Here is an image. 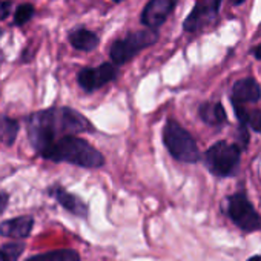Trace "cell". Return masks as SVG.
<instances>
[{
	"label": "cell",
	"instance_id": "6da1fadb",
	"mask_svg": "<svg viewBox=\"0 0 261 261\" xmlns=\"http://www.w3.org/2000/svg\"><path fill=\"white\" fill-rule=\"evenodd\" d=\"M27 130L30 143L39 155L56 140L65 136L91 133L94 130V126L79 111L68 106H60L31 114L27 121Z\"/></svg>",
	"mask_w": 261,
	"mask_h": 261
},
{
	"label": "cell",
	"instance_id": "7a4b0ae2",
	"mask_svg": "<svg viewBox=\"0 0 261 261\" xmlns=\"http://www.w3.org/2000/svg\"><path fill=\"white\" fill-rule=\"evenodd\" d=\"M39 155L54 163H69L86 169H97L105 165L103 154L91 143L75 136H65L56 140Z\"/></svg>",
	"mask_w": 261,
	"mask_h": 261
},
{
	"label": "cell",
	"instance_id": "3957f363",
	"mask_svg": "<svg viewBox=\"0 0 261 261\" xmlns=\"http://www.w3.org/2000/svg\"><path fill=\"white\" fill-rule=\"evenodd\" d=\"M163 142L171 155L183 163H197L200 151L194 137L175 120H168L163 127Z\"/></svg>",
	"mask_w": 261,
	"mask_h": 261
},
{
	"label": "cell",
	"instance_id": "277c9868",
	"mask_svg": "<svg viewBox=\"0 0 261 261\" xmlns=\"http://www.w3.org/2000/svg\"><path fill=\"white\" fill-rule=\"evenodd\" d=\"M157 40H159V34L155 30H151V28L129 33L126 37L118 39L111 45L109 57L115 65H124L130 59H134L136 54L154 45Z\"/></svg>",
	"mask_w": 261,
	"mask_h": 261
},
{
	"label": "cell",
	"instance_id": "5b68a950",
	"mask_svg": "<svg viewBox=\"0 0 261 261\" xmlns=\"http://www.w3.org/2000/svg\"><path fill=\"white\" fill-rule=\"evenodd\" d=\"M241 148L238 145H230L227 142H218L212 145L206 155V166L217 177H230L237 172L240 166Z\"/></svg>",
	"mask_w": 261,
	"mask_h": 261
},
{
	"label": "cell",
	"instance_id": "8992f818",
	"mask_svg": "<svg viewBox=\"0 0 261 261\" xmlns=\"http://www.w3.org/2000/svg\"><path fill=\"white\" fill-rule=\"evenodd\" d=\"M224 212L243 232H256L261 229V217L244 192L227 197Z\"/></svg>",
	"mask_w": 261,
	"mask_h": 261
},
{
	"label": "cell",
	"instance_id": "52a82bcc",
	"mask_svg": "<svg viewBox=\"0 0 261 261\" xmlns=\"http://www.w3.org/2000/svg\"><path fill=\"white\" fill-rule=\"evenodd\" d=\"M117 77V68L114 63H101L97 68H83L79 75L77 82L80 88L86 92H92L103 85L112 82Z\"/></svg>",
	"mask_w": 261,
	"mask_h": 261
},
{
	"label": "cell",
	"instance_id": "ba28073f",
	"mask_svg": "<svg viewBox=\"0 0 261 261\" xmlns=\"http://www.w3.org/2000/svg\"><path fill=\"white\" fill-rule=\"evenodd\" d=\"M223 0H200L183 23L185 31L194 33L214 22Z\"/></svg>",
	"mask_w": 261,
	"mask_h": 261
},
{
	"label": "cell",
	"instance_id": "9c48e42d",
	"mask_svg": "<svg viewBox=\"0 0 261 261\" xmlns=\"http://www.w3.org/2000/svg\"><path fill=\"white\" fill-rule=\"evenodd\" d=\"M46 194L49 197H53L69 214H72L75 217H80V218H88V215H89V206L79 195L71 194L63 186L53 185V186H49L46 189Z\"/></svg>",
	"mask_w": 261,
	"mask_h": 261
},
{
	"label": "cell",
	"instance_id": "30bf717a",
	"mask_svg": "<svg viewBox=\"0 0 261 261\" xmlns=\"http://www.w3.org/2000/svg\"><path fill=\"white\" fill-rule=\"evenodd\" d=\"M175 5L177 0H149L142 14L143 25L151 30H159L163 27Z\"/></svg>",
	"mask_w": 261,
	"mask_h": 261
},
{
	"label": "cell",
	"instance_id": "8fae6325",
	"mask_svg": "<svg viewBox=\"0 0 261 261\" xmlns=\"http://www.w3.org/2000/svg\"><path fill=\"white\" fill-rule=\"evenodd\" d=\"M36 220L33 215H17L0 221V237L8 240H27L34 229Z\"/></svg>",
	"mask_w": 261,
	"mask_h": 261
},
{
	"label": "cell",
	"instance_id": "7c38bea8",
	"mask_svg": "<svg viewBox=\"0 0 261 261\" xmlns=\"http://www.w3.org/2000/svg\"><path fill=\"white\" fill-rule=\"evenodd\" d=\"M261 98V88L253 79H241L232 86V100L240 103H255Z\"/></svg>",
	"mask_w": 261,
	"mask_h": 261
},
{
	"label": "cell",
	"instance_id": "4fadbf2b",
	"mask_svg": "<svg viewBox=\"0 0 261 261\" xmlns=\"http://www.w3.org/2000/svg\"><path fill=\"white\" fill-rule=\"evenodd\" d=\"M98 42L100 40L97 34L85 28H77L69 33V43L79 51H85V53L94 51L98 46Z\"/></svg>",
	"mask_w": 261,
	"mask_h": 261
},
{
	"label": "cell",
	"instance_id": "5bb4252c",
	"mask_svg": "<svg viewBox=\"0 0 261 261\" xmlns=\"http://www.w3.org/2000/svg\"><path fill=\"white\" fill-rule=\"evenodd\" d=\"M25 261H82L80 253L74 249H56L49 252L36 253Z\"/></svg>",
	"mask_w": 261,
	"mask_h": 261
},
{
	"label": "cell",
	"instance_id": "9a60e30c",
	"mask_svg": "<svg viewBox=\"0 0 261 261\" xmlns=\"http://www.w3.org/2000/svg\"><path fill=\"white\" fill-rule=\"evenodd\" d=\"M200 117L207 124H223L227 121L226 111L221 103H203L200 106Z\"/></svg>",
	"mask_w": 261,
	"mask_h": 261
},
{
	"label": "cell",
	"instance_id": "2e32d148",
	"mask_svg": "<svg viewBox=\"0 0 261 261\" xmlns=\"http://www.w3.org/2000/svg\"><path fill=\"white\" fill-rule=\"evenodd\" d=\"M19 134V121L8 117L0 115V142L7 146H13Z\"/></svg>",
	"mask_w": 261,
	"mask_h": 261
},
{
	"label": "cell",
	"instance_id": "e0dca14e",
	"mask_svg": "<svg viewBox=\"0 0 261 261\" xmlns=\"http://www.w3.org/2000/svg\"><path fill=\"white\" fill-rule=\"evenodd\" d=\"M25 249H27V243L23 240H14L5 243L0 246V261H19Z\"/></svg>",
	"mask_w": 261,
	"mask_h": 261
},
{
	"label": "cell",
	"instance_id": "ac0fdd59",
	"mask_svg": "<svg viewBox=\"0 0 261 261\" xmlns=\"http://www.w3.org/2000/svg\"><path fill=\"white\" fill-rule=\"evenodd\" d=\"M36 10L31 4H22L17 10H16V14H14V25L16 27H23L25 23H28L33 16H34Z\"/></svg>",
	"mask_w": 261,
	"mask_h": 261
},
{
	"label": "cell",
	"instance_id": "d6986e66",
	"mask_svg": "<svg viewBox=\"0 0 261 261\" xmlns=\"http://www.w3.org/2000/svg\"><path fill=\"white\" fill-rule=\"evenodd\" d=\"M237 140H238V146L243 149H247L249 146V130H247V124H240L238 126V130H237Z\"/></svg>",
	"mask_w": 261,
	"mask_h": 261
},
{
	"label": "cell",
	"instance_id": "ffe728a7",
	"mask_svg": "<svg viewBox=\"0 0 261 261\" xmlns=\"http://www.w3.org/2000/svg\"><path fill=\"white\" fill-rule=\"evenodd\" d=\"M232 105H233V109H235V114H237V118L240 120V123L247 124V123L250 121V114H249V111L244 109V108L240 105V101L232 100Z\"/></svg>",
	"mask_w": 261,
	"mask_h": 261
},
{
	"label": "cell",
	"instance_id": "44dd1931",
	"mask_svg": "<svg viewBox=\"0 0 261 261\" xmlns=\"http://www.w3.org/2000/svg\"><path fill=\"white\" fill-rule=\"evenodd\" d=\"M11 10H13V0H0V20L7 19Z\"/></svg>",
	"mask_w": 261,
	"mask_h": 261
},
{
	"label": "cell",
	"instance_id": "7402d4cb",
	"mask_svg": "<svg viewBox=\"0 0 261 261\" xmlns=\"http://www.w3.org/2000/svg\"><path fill=\"white\" fill-rule=\"evenodd\" d=\"M10 204V194L7 191H0V215H4Z\"/></svg>",
	"mask_w": 261,
	"mask_h": 261
},
{
	"label": "cell",
	"instance_id": "603a6c76",
	"mask_svg": "<svg viewBox=\"0 0 261 261\" xmlns=\"http://www.w3.org/2000/svg\"><path fill=\"white\" fill-rule=\"evenodd\" d=\"M252 127L255 130H258V133H261V111H255L252 115H250V121Z\"/></svg>",
	"mask_w": 261,
	"mask_h": 261
},
{
	"label": "cell",
	"instance_id": "cb8c5ba5",
	"mask_svg": "<svg viewBox=\"0 0 261 261\" xmlns=\"http://www.w3.org/2000/svg\"><path fill=\"white\" fill-rule=\"evenodd\" d=\"M253 56H255L256 59H259V60H261V43L253 49Z\"/></svg>",
	"mask_w": 261,
	"mask_h": 261
},
{
	"label": "cell",
	"instance_id": "d4e9b609",
	"mask_svg": "<svg viewBox=\"0 0 261 261\" xmlns=\"http://www.w3.org/2000/svg\"><path fill=\"white\" fill-rule=\"evenodd\" d=\"M4 62H5V54H4V51H2V49H0V68H2Z\"/></svg>",
	"mask_w": 261,
	"mask_h": 261
},
{
	"label": "cell",
	"instance_id": "484cf974",
	"mask_svg": "<svg viewBox=\"0 0 261 261\" xmlns=\"http://www.w3.org/2000/svg\"><path fill=\"white\" fill-rule=\"evenodd\" d=\"M247 261H261V255H255V256H250Z\"/></svg>",
	"mask_w": 261,
	"mask_h": 261
},
{
	"label": "cell",
	"instance_id": "4316f807",
	"mask_svg": "<svg viewBox=\"0 0 261 261\" xmlns=\"http://www.w3.org/2000/svg\"><path fill=\"white\" fill-rule=\"evenodd\" d=\"M243 2H244V0H232V4H233V5H241Z\"/></svg>",
	"mask_w": 261,
	"mask_h": 261
},
{
	"label": "cell",
	"instance_id": "83f0119b",
	"mask_svg": "<svg viewBox=\"0 0 261 261\" xmlns=\"http://www.w3.org/2000/svg\"><path fill=\"white\" fill-rule=\"evenodd\" d=\"M114 2H115V4H120V2H123V0H114Z\"/></svg>",
	"mask_w": 261,
	"mask_h": 261
}]
</instances>
